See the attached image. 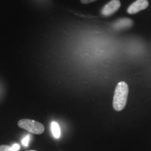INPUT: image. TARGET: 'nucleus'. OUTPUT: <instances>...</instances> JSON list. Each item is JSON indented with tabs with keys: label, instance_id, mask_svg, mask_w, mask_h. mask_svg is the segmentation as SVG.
Segmentation results:
<instances>
[{
	"label": "nucleus",
	"instance_id": "nucleus-1",
	"mask_svg": "<svg viewBox=\"0 0 151 151\" xmlns=\"http://www.w3.org/2000/svg\"><path fill=\"white\" fill-rule=\"evenodd\" d=\"M129 88L127 84L124 81L118 83L115 90L113 96V106L116 111L123 110L127 104Z\"/></svg>",
	"mask_w": 151,
	"mask_h": 151
},
{
	"label": "nucleus",
	"instance_id": "nucleus-2",
	"mask_svg": "<svg viewBox=\"0 0 151 151\" xmlns=\"http://www.w3.org/2000/svg\"><path fill=\"white\" fill-rule=\"evenodd\" d=\"M18 126L20 128L27 130L30 133L35 134H41L44 132L45 128L41 122L29 119H22L18 122Z\"/></svg>",
	"mask_w": 151,
	"mask_h": 151
},
{
	"label": "nucleus",
	"instance_id": "nucleus-3",
	"mask_svg": "<svg viewBox=\"0 0 151 151\" xmlns=\"http://www.w3.org/2000/svg\"><path fill=\"white\" fill-rule=\"evenodd\" d=\"M121 3L119 0H111L103 7L101 13L104 16H110L120 9Z\"/></svg>",
	"mask_w": 151,
	"mask_h": 151
},
{
	"label": "nucleus",
	"instance_id": "nucleus-4",
	"mask_svg": "<svg viewBox=\"0 0 151 151\" xmlns=\"http://www.w3.org/2000/svg\"><path fill=\"white\" fill-rule=\"evenodd\" d=\"M148 6V0H137L128 7L127 13L129 14H137L139 11L146 9Z\"/></svg>",
	"mask_w": 151,
	"mask_h": 151
},
{
	"label": "nucleus",
	"instance_id": "nucleus-5",
	"mask_svg": "<svg viewBox=\"0 0 151 151\" xmlns=\"http://www.w3.org/2000/svg\"><path fill=\"white\" fill-rule=\"evenodd\" d=\"M134 24L133 20L129 18L119 19L112 24V27L116 30H121L131 27Z\"/></svg>",
	"mask_w": 151,
	"mask_h": 151
},
{
	"label": "nucleus",
	"instance_id": "nucleus-6",
	"mask_svg": "<svg viewBox=\"0 0 151 151\" xmlns=\"http://www.w3.org/2000/svg\"><path fill=\"white\" fill-rule=\"evenodd\" d=\"M50 127H51V132L53 137L56 138V139H59L60 137V135H61V131H60V126L58 124V122L55 121L52 122Z\"/></svg>",
	"mask_w": 151,
	"mask_h": 151
},
{
	"label": "nucleus",
	"instance_id": "nucleus-7",
	"mask_svg": "<svg viewBox=\"0 0 151 151\" xmlns=\"http://www.w3.org/2000/svg\"><path fill=\"white\" fill-rule=\"evenodd\" d=\"M0 151H16L13 149L12 146H7V145H1L0 146Z\"/></svg>",
	"mask_w": 151,
	"mask_h": 151
},
{
	"label": "nucleus",
	"instance_id": "nucleus-8",
	"mask_svg": "<svg viewBox=\"0 0 151 151\" xmlns=\"http://www.w3.org/2000/svg\"><path fill=\"white\" fill-rule=\"evenodd\" d=\"M29 140H30V136L27 135L25 137H24L23 139L22 140V143L24 146H29Z\"/></svg>",
	"mask_w": 151,
	"mask_h": 151
},
{
	"label": "nucleus",
	"instance_id": "nucleus-9",
	"mask_svg": "<svg viewBox=\"0 0 151 151\" xmlns=\"http://www.w3.org/2000/svg\"><path fill=\"white\" fill-rule=\"evenodd\" d=\"M12 148H13V149H14V150L18 151L19 150H20V145H18V143H14V144L12 146Z\"/></svg>",
	"mask_w": 151,
	"mask_h": 151
},
{
	"label": "nucleus",
	"instance_id": "nucleus-10",
	"mask_svg": "<svg viewBox=\"0 0 151 151\" xmlns=\"http://www.w3.org/2000/svg\"><path fill=\"white\" fill-rule=\"evenodd\" d=\"M97 1V0H81V3L84 4H87L94 2V1Z\"/></svg>",
	"mask_w": 151,
	"mask_h": 151
},
{
	"label": "nucleus",
	"instance_id": "nucleus-11",
	"mask_svg": "<svg viewBox=\"0 0 151 151\" xmlns=\"http://www.w3.org/2000/svg\"><path fill=\"white\" fill-rule=\"evenodd\" d=\"M27 151H36V150H27Z\"/></svg>",
	"mask_w": 151,
	"mask_h": 151
}]
</instances>
